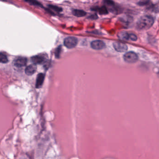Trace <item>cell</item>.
<instances>
[{
	"mask_svg": "<svg viewBox=\"0 0 159 159\" xmlns=\"http://www.w3.org/2000/svg\"><path fill=\"white\" fill-rule=\"evenodd\" d=\"M154 23L152 17L144 15L139 19L137 23V27L140 30H146L149 29Z\"/></svg>",
	"mask_w": 159,
	"mask_h": 159,
	"instance_id": "6da1fadb",
	"label": "cell"
},
{
	"mask_svg": "<svg viewBox=\"0 0 159 159\" xmlns=\"http://www.w3.org/2000/svg\"><path fill=\"white\" fill-rule=\"evenodd\" d=\"M77 43V39L73 37H66L64 40V44L68 49H72L75 47Z\"/></svg>",
	"mask_w": 159,
	"mask_h": 159,
	"instance_id": "7a4b0ae2",
	"label": "cell"
},
{
	"mask_svg": "<svg viewBox=\"0 0 159 159\" xmlns=\"http://www.w3.org/2000/svg\"><path fill=\"white\" fill-rule=\"evenodd\" d=\"M124 59L125 61L128 63H134L137 61L138 56L136 54L133 52H129L124 55Z\"/></svg>",
	"mask_w": 159,
	"mask_h": 159,
	"instance_id": "3957f363",
	"label": "cell"
},
{
	"mask_svg": "<svg viewBox=\"0 0 159 159\" xmlns=\"http://www.w3.org/2000/svg\"><path fill=\"white\" fill-rule=\"evenodd\" d=\"M92 48L95 50H101L105 47V43L101 40H95L91 43Z\"/></svg>",
	"mask_w": 159,
	"mask_h": 159,
	"instance_id": "277c9868",
	"label": "cell"
},
{
	"mask_svg": "<svg viewBox=\"0 0 159 159\" xmlns=\"http://www.w3.org/2000/svg\"><path fill=\"white\" fill-rule=\"evenodd\" d=\"M113 46L116 51L119 52H124L128 49V47L126 44L123 43L114 42Z\"/></svg>",
	"mask_w": 159,
	"mask_h": 159,
	"instance_id": "5b68a950",
	"label": "cell"
},
{
	"mask_svg": "<svg viewBox=\"0 0 159 159\" xmlns=\"http://www.w3.org/2000/svg\"><path fill=\"white\" fill-rule=\"evenodd\" d=\"M27 63V59L24 57H19L14 61V65L17 67L25 66Z\"/></svg>",
	"mask_w": 159,
	"mask_h": 159,
	"instance_id": "8992f818",
	"label": "cell"
},
{
	"mask_svg": "<svg viewBox=\"0 0 159 159\" xmlns=\"http://www.w3.org/2000/svg\"><path fill=\"white\" fill-rule=\"evenodd\" d=\"M31 60L35 65L41 64L44 63L46 60V58L43 56H36L31 58Z\"/></svg>",
	"mask_w": 159,
	"mask_h": 159,
	"instance_id": "52a82bcc",
	"label": "cell"
},
{
	"mask_svg": "<svg viewBox=\"0 0 159 159\" xmlns=\"http://www.w3.org/2000/svg\"><path fill=\"white\" fill-rule=\"evenodd\" d=\"M45 75L43 73H40L37 77L36 86L37 88H40L42 87L44 82Z\"/></svg>",
	"mask_w": 159,
	"mask_h": 159,
	"instance_id": "ba28073f",
	"label": "cell"
},
{
	"mask_svg": "<svg viewBox=\"0 0 159 159\" xmlns=\"http://www.w3.org/2000/svg\"><path fill=\"white\" fill-rule=\"evenodd\" d=\"M37 70V66L35 64L31 65L26 67L25 69V73L27 75L31 76L33 75Z\"/></svg>",
	"mask_w": 159,
	"mask_h": 159,
	"instance_id": "9c48e42d",
	"label": "cell"
},
{
	"mask_svg": "<svg viewBox=\"0 0 159 159\" xmlns=\"http://www.w3.org/2000/svg\"><path fill=\"white\" fill-rule=\"evenodd\" d=\"M73 15L77 17H83L86 15V12L83 10H79V9H75L73 11Z\"/></svg>",
	"mask_w": 159,
	"mask_h": 159,
	"instance_id": "30bf717a",
	"label": "cell"
},
{
	"mask_svg": "<svg viewBox=\"0 0 159 159\" xmlns=\"http://www.w3.org/2000/svg\"><path fill=\"white\" fill-rule=\"evenodd\" d=\"M119 37L123 40H128L129 39V34L126 32H122L119 34Z\"/></svg>",
	"mask_w": 159,
	"mask_h": 159,
	"instance_id": "8fae6325",
	"label": "cell"
},
{
	"mask_svg": "<svg viewBox=\"0 0 159 159\" xmlns=\"http://www.w3.org/2000/svg\"><path fill=\"white\" fill-rule=\"evenodd\" d=\"M8 62V59L6 56L2 53H0V63L5 64Z\"/></svg>",
	"mask_w": 159,
	"mask_h": 159,
	"instance_id": "7c38bea8",
	"label": "cell"
},
{
	"mask_svg": "<svg viewBox=\"0 0 159 159\" xmlns=\"http://www.w3.org/2000/svg\"><path fill=\"white\" fill-rule=\"evenodd\" d=\"M98 10H99V13L101 14H108V10L107 8H106V7L103 6L98 8Z\"/></svg>",
	"mask_w": 159,
	"mask_h": 159,
	"instance_id": "4fadbf2b",
	"label": "cell"
},
{
	"mask_svg": "<svg viewBox=\"0 0 159 159\" xmlns=\"http://www.w3.org/2000/svg\"><path fill=\"white\" fill-rule=\"evenodd\" d=\"M48 7H49V8H51L52 10H55L56 12H61L62 11V9L61 8L56 6H54V5H49Z\"/></svg>",
	"mask_w": 159,
	"mask_h": 159,
	"instance_id": "5bb4252c",
	"label": "cell"
},
{
	"mask_svg": "<svg viewBox=\"0 0 159 159\" xmlns=\"http://www.w3.org/2000/svg\"><path fill=\"white\" fill-rule=\"evenodd\" d=\"M27 2H29L30 4H32V5H35V6H41V4L40 2L36 1H26Z\"/></svg>",
	"mask_w": 159,
	"mask_h": 159,
	"instance_id": "9a60e30c",
	"label": "cell"
},
{
	"mask_svg": "<svg viewBox=\"0 0 159 159\" xmlns=\"http://www.w3.org/2000/svg\"><path fill=\"white\" fill-rule=\"evenodd\" d=\"M61 51V46H59L58 48L56 49V51H55V56L56 58H59L60 56Z\"/></svg>",
	"mask_w": 159,
	"mask_h": 159,
	"instance_id": "2e32d148",
	"label": "cell"
},
{
	"mask_svg": "<svg viewBox=\"0 0 159 159\" xmlns=\"http://www.w3.org/2000/svg\"><path fill=\"white\" fill-rule=\"evenodd\" d=\"M129 39L132 40V41H136L137 39V37L135 34H129Z\"/></svg>",
	"mask_w": 159,
	"mask_h": 159,
	"instance_id": "e0dca14e",
	"label": "cell"
},
{
	"mask_svg": "<svg viewBox=\"0 0 159 159\" xmlns=\"http://www.w3.org/2000/svg\"><path fill=\"white\" fill-rule=\"evenodd\" d=\"M105 2L107 5H110V6H113L114 5L113 2L111 1H105Z\"/></svg>",
	"mask_w": 159,
	"mask_h": 159,
	"instance_id": "ac0fdd59",
	"label": "cell"
}]
</instances>
